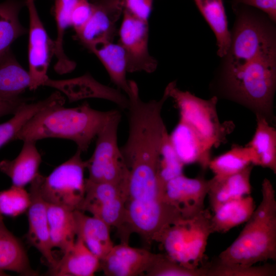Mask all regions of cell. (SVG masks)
<instances>
[{
    "mask_svg": "<svg viewBox=\"0 0 276 276\" xmlns=\"http://www.w3.org/2000/svg\"><path fill=\"white\" fill-rule=\"evenodd\" d=\"M64 102V98L59 91H56L43 100L23 104L12 118L0 124V148L8 142L14 140L19 131L36 114L49 106Z\"/></svg>",
    "mask_w": 276,
    "mask_h": 276,
    "instance_id": "28",
    "label": "cell"
},
{
    "mask_svg": "<svg viewBox=\"0 0 276 276\" xmlns=\"http://www.w3.org/2000/svg\"><path fill=\"white\" fill-rule=\"evenodd\" d=\"M113 111L98 110L87 102L73 108H65L63 104H55L32 117L14 140L36 142L45 138L67 139L74 142L82 153L85 152Z\"/></svg>",
    "mask_w": 276,
    "mask_h": 276,
    "instance_id": "2",
    "label": "cell"
},
{
    "mask_svg": "<svg viewBox=\"0 0 276 276\" xmlns=\"http://www.w3.org/2000/svg\"><path fill=\"white\" fill-rule=\"evenodd\" d=\"M194 2H195V1H198V0H194Z\"/></svg>",
    "mask_w": 276,
    "mask_h": 276,
    "instance_id": "42",
    "label": "cell"
},
{
    "mask_svg": "<svg viewBox=\"0 0 276 276\" xmlns=\"http://www.w3.org/2000/svg\"><path fill=\"white\" fill-rule=\"evenodd\" d=\"M44 85L64 93L70 102L87 98H98L110 101L123 110H127L129 100L119 89L102 84L89 73L72 79L53 80L48 78Z\"/></svg>",
    "mask_w": 276,
    "mask_h": 276,
    "instance_id": "13",
    "label": "cell"
},
{
    "mask_svg": "<svg viewBox=\"0 0 276 276\" xmlns=\"http://www.w3.org/2000/svg\"><path fill=\"white\" fill-rule=\"evenodd\" d=\"M184 166L172 146L167 130L162 143L158 169L159 180L165 189L169 181L183 174Z\"/></svg>",
    "mask_w": 276,
    "mask_h": 276,
    "instance_id": "34",
    "label": "cell"
},
{
    "mask_svg": "<svg viewBox=\"0 0 276 276\" xmlns=\"http://www.w3.org/2000/svg\"><path fill=\"white\" fill-rule=\"evenodd\" d=\"M237 5L257 8L263 12L270 20L276 21V0H234Z\"/></svg>",
    "mask_w": 276,
    "mask_h": 276,
    "instance_id": "39",
    "label": "cell"
},
{
    "mask_svg": "<svg viewBox=\"0 0 276 276\" xmlns=\"http://www.w3.org/2000/svg\"><path fill=\"white\" fill-rule=\"evenodd\" d=\"M121 114L114 110L96 137L91 157L86 160L89 180L108 182L126 187L129 169L118 143V127Z\"/></svg>",
    "mask_w": 276,
    "mask_h": 276,
    "instance_id": "7",
    "label": "cell"
},
{
    "mask_svg": "<svg viewBox=\"0 0 276 276\" xmlns=\"http://www.w3.org/2000/svg\"><path fill=\"white\" fill-rule=\"evenodd\" d=\"M126 187L85 178V193L80 211L87 212L117 228L122 237L125 222Z\"/></svg>",
    "mask_w": 276,
    "mask_h": 276,
    "instance_id": "8",
    "label": "cell"
},
{
    "mask_svg": "<svg viewBox=\"0 0 276 276\" xmlns=\"http://www.w3.org/2000/svg\"><path fill=\"white\" fill-rule=\"evenodd\" d=\"M225 58L222 72L232 71L276 45L275 31L260 15L249 10H240Z\"/></svg>",
    "mask_w": 276,
    "mask_h": 276,
    "instance_id": "5",
    "label": "cell"
},
{
    "mask_svg": "<svg viewBox=\"0 0 276 276\" xmlns=\"http://www.w3.org/2000/svg\"><path fill=\"white\" fill-rule=\"evenodd\" d=\"M167 86L169 98L172 99L179 111V119L188 124L213 148L225 142L234 125L231 121L220 122L217 111V97L200 98L179 89L176 81L170 82Z\"/></svg>",
    "mask_w": 276,
    "mask_h": 276,
    "instance_id": "4",
    "label": "cell"
},
{
    "mask_svg": "<svg viewBox=\"0 0 276 276\" xmlns=\"http://www.w3.org/2000/svg\"><path fill=\"white\" fill-rule=\"evenodd\" d=\"M187 221L185 220L168 227L157 242L163 245L166 254L173 260L184 266L194 268L189 263L186 255Z\"/></svg>",
    "mask_w": 276,
    "mask_h": 276,
    "instance_id": "32",
    "label": "cell"
},
{
    "mask_svg": "<svg viewBox=\"0 0 276 276\" xmlns=\"http://www.w3.org/2000/svg\"><path fill=\"white\" fill-rule=\"evenodd\" d=\"M254 166L251 164L242 171L225 177L213 176L209 179L207 196L212 211L231 200L250 195V176Z\"/></svg>",
    "mask_w": 276,
    "mask_h": 276,
    "instance_id": "20",
    "label": "cell"
},
{
    "mask_svg": "<svg viewBox=\"0 0 276 276\" xmlns=\"http://www.w3.org/2000/svg\"><path fill=\"white\" fill-rule=\"evenodd\" d=\"M254 134L246 145L253 154L254 166L268 168L276 173V129L264 118L256 116Z\"/></svg>",
    "mask_w": 276,
    "mask_h": 276,
    "instance_id": "24",
    "label": "cell"
},
{
    "mask_svg": "<svg viewBox=\"0 0 276 276\" xmlns=\"http://www.w3.org/2000/svg\"><path fill=\"white\" fill-rule=\"evenodd\" d=\"M53 1L57 30V37L53 41V55L57 59L54 68L58 74H64L71 72L76 66V62L71 60L65 54L63 44L64 32L71 26L72 11L77 0Z\"/></svg>",
    "mask_w": 276,
    "mask_h": 276,
    "instance_id": "29",
    "label": "cell"
},
{
    "mask_svg": "<svg viewBox=\"0 0 276 276\" xmlns=\"http://www.w3.org/2000/svg\"><path fill=\"white\" fill-rule=\"evenodd\" d=\"M29 16L28 61L31 77L29 89L44 85L53 55V41L49 37L38 13L34 0H25Z\"/></svg>",
    "mask_w": 276,
    "mask_h": 276,
    "instance_id": "10",
    "label": "cell"
},
{
    "mask_svg": "<svg viewBox=\"0 0 276 276\" xmlns=\"http://www.w3.org/2000/svg\"><path fill=\"white\" fill-rule=\"evenodd\" d=\"M262 199L234 241L216 259L225 264L252 265L276 260V198L274 187L265 178Z\"/></svg>",
    "mask_w": 276,
    "mask_h": 276,
    "instance_id": "3",
    "label": "cell"
},
{
    "mask_svg": "<svg viewBox=\"0 0 276 276\" xmlns=\"http://www.w3.org/2000/svg\"><path fill=\"white\" fill-rule=\"evenodd\" d=\"M76 238L98 258L102 259L113 246L110 227L101 219L80 210L74 211Z\"/></svg>",
    "mask_w": 276,
    "mask_h": 276,
    "instance_id": "18",
    "label": "cell"
},
{
    "mask_svg": "<svg viewBox=\"0 0 276 276\" xmlns=\"http://www.w3.org/2000/svg\"><path fill=\"white\" fill-rule=\"evenodd\" d=\"M215 86L213 96L238 103L274 126L276 45L235 70L221 72Z\"/></svg>",
    "mask_w": 276,
    "mask_h": 276,
    "instance_id": "1",
    "label": "cell"
},
{
    "mask_svg": "<svg viewBox=\"0 0 276 276\" xmlns=\"http://www.w3.org/2000/svg\"><path fill=\"white\" fill-rule=\"evenodd\" d=\"M209 188V179L203 176L190 178L184 174L169 181L165 197L185 220L191 219L205 209L204 201Z\"/></svg>",
    "mask_w": 276,
    "mask_h": 276,
    "instance_id": "12",
    "label": "cell"
},
{
    "mask_svg": "<svg viewBox=\"0 0 276 276\" xmlns=\"http://www.w3.org/2000/svg\"><path fill=\"white\" fill-rule=\"evenodd\" d=\"M123 11L136 18L148 22L153 0H123Z\"/></svg>",
    "mask_w": 276,
    "mask_h": 276,
    "instance_id": "38",
    "label": "cell"
},
{
    "mask_svg": "<svg viewBox=\"0 0 276 276\" xmlns=\"http://www.w3.org/2000/svg\"><path fill=\"white\" fill-rule=\"evenodd\" d=\"M256 208L250 195L227 201L216 208L211 218L213 233H225L245 223Z\"/></svg>",
    "mask_w": 276,
    "mask_h": 276,
    "instance_id": "23",
    "label": "cell"
},
{
    "mask_svg": "<svg viewBox=\"0 0 276 276\" xmlns=\"http://www.w3.org/2000/svg\"><path fill=\"white\" fill-rule=\"evenodd\" d=\"M212 214L208 209L187 221L186 255L189 263L196 268L204 261L208 240L214 233L211 226Z\"/></svg>",
    "mask_w": 276,
    "mask_h": 276,
    "instance_id": "25",
    "label": "cell"
},
{
    "mask_svg": "<svg viewBox=\"0 0 276 276\" xmlns=\"http://www.w3.org/2000/svg\"><path fill=\"white\" fill-rule=\"evenodd\" d=\"M27 98H19L15 100H6L0 97V118L10 114H14L19 107L26 102Z\"/></svg>",
    "mask_w": 276,
    "mask_h": 276,
    "instance_id": "40",
    "label": "cell"
},
{
    "mask_svg": "<svg viewBox=\"0 0 276 276\" xmlns=\"http://www.w3.org/2000/svg\"><path fill=\"white\" fill-rule=\"evenodd\" d=\"M31 203L29 192L24 187L12 186L0 192V214L11 217L27 212Z\"/></svg>",
    "mask_w": 276,
    "mask_h": 276,
    "instance_id": "36",
    "label": "cell"
},
{
    "mask_svg": "<svg viewBox=\"0 0 276 276\" xmlns=\"http://www.w3.org/2000/svg\"><path fill=\"white\" fill-rule=\"evenodd\" d=\"M92 3L88 0H77L72 11L71 26L75 33L78 32L87 22L92 13Z\"/></svg>",
    "mask_w": 276,
    "mask_h": 276,
    "instance_id": "37",
    "label": "cell"
},
{
    "mask_svg": "<svg viewBox=\"0 0 276 276\" xmlns=\"http://www.w3.org/2000/svg\"><path fill=\"white\" fill-rule=\"evenodd\" d=\"M85 25L76 33V38L87 49L101 43L113 41L116 24L123 13V0H96Z\"/></svg>",
    "mask_w": 276,
    "mask_h": 276,
    "instance_id": "11",
    "label": "cell"
},
{
    "mask_svg": "<svg viewBox=\"0 0 276 276\" xmlns=\"http://www.w3.org/2000/svg\"><path fill=\"white\" fill-rule=\"evenodd\" d=\"M92 1H93H93H96V0H92Z\"/></svg>",
    "mask_w": 276,
    "mask_h": 276,
    "instance_id": "43",
    "label": "cell"
},
{
    "mask_svg": "<svg viewBox=\"0 0 276 276\" xmlns=\"http://www.w3.org/2000/svg\"><path fill=\"white\" fill-rule=\"evenodd\" d=\"M25 0H6L0 3V59L10 51L13 42L27 32L19 14Z\"/></svg>",
    "mask_w": 276,
    "mask_h": 276,
    "instance_id": "30",
    "label": "cell"
},
{
    "mask_svg": "<svg viewBox=\"0 0 276 276\" xmlns=\"http://www.w3.org/2000/svg\"><path fill=\"white\" fill-rule=\"evenodd\" d=\"M104 66L112 82L127 96L129 89L126 78L127 58L122 45L113 41L96 44L88 49Z\"/></svg>",
    "mask_w": 276,
    "mask_h": 276,
    "instance_id": "22",
    "label": "cell"
},
{
    "mask_svg": "<svg viewBox=\"0 0 276 276\" xmlns=\"http://www.w3.org/2000/svg\"><path fill=\"white\" fill-rule=\"evenodd\" d=\"M123 14L118 30L119 42L126 54L128 73L154 72L158 62L148 50V22L136 18L124 11Z\"/></svg>",
    "mask_w": 276,
    "mask_h": 276,
    "instance_id": "9",
    "label": "cell"
},
{
    "mask_svg": "<svg viewBox=\"0 0 276 276\" xmlns=\"http://www.w3.org/2000/svg\"><path fill=\"white\" fill-rule=\"evenodd\" d=\"M202 265L197 268H189L176 262L166 254H156L146 276H205Z\"/></svg>",
    "mask_w": 276,
    "mask_h": 276,
    "instance_id": "35",
    "label": "cell"
},
{
    "mask_svg": "<svg viewBox=\"0 0 276 276\" xmlns=\"http://www.w3.org/2000/svg\"><path fill=\"white\" fill-rule=\"evenodd\" d=\"M169 137L184 165L197 164L204 170L209 168L213 148L188 124L179 119Z\"/></svg>",
    "mask_w": 276,
    "mask_h": 276,
    "instance_id": "16",
    "label": "cell"
},
{
    "mask_svg": "<svg viewBox=\"0 0 276 276\" xmlns=\"http://www.w3.org/2000/svg\"><path fill=\"white\" fill-rule=\"evenodd\" d=\"M31 77L11 51L0 59V97L15 100L31 85Z\"/></svg>",
    "mask_w": 276,
    "mask_h": 276,
    "instance_id": "27",
    "label": "cell"
},
{
    "mask_svg": "<svg viewBox=\"0 0 276 276\" xmlns=\"http://www.w3.org/2000/svg\"><path fill=\"white\" fill-rule=\"evenodd\" d=\"M63 256L49 268L48 273L55 276H93L100 270V260L76 238L63 252Z\"/></svg>",
    "mask_w": 276,
    "mask_h": 276,
    "instance_id": "17",
    "label": "cell"
},
{
    "mask_svg": "<svg viewBox=\"0 0 276 276\" xmlns=\"http://www.w3.org/2000/svg\"><path fill=\"white\" fill-rule=\"evenodd\" d=\"M11 271L23 275H36L31 267L26 249L20 242L5 226L0 217V275Z\"/></svg>",
    "mask_w": 276,
    "mask_h": 276,
    "instance_id": "21",
    "label": "cell"
},
{
    "mask_svg": "<svg viewBox=\"0 0 276 276\" xmlns=\"http://www.w3.org/2000/svg\"><path fill=\"white\" fill-rule=\"evenodd\" d=\"M253 159L252 151L248 146L234 145L229 150L212 158L208 168L214 176L223 178L242 171L252 164Z\"/></svg>",
    "mask_w": 276,
    "mask_h": 276,
    "instance_id": "31",
    "label": "cell"
},
{
    "mask_svg": "<svg viewBox=\"0 0 276 276\" xmlns=\"http://www.w3.org/2000/svg\"><path fill=\"white\" fill-rule=\"evenodd\" d=\"M77 149L70 159L56 167L48 176L39 173L35 178L40 193L49 203L79 210L85 193L84 172L86 160Z\"/></svg>",
    "mask_w": 276,
    "mask_h": 276,
    "instance_id": "6",
    "label": "cell"
},
{
    "mask_svg": "<svg viewBox=\"0 0 276 276\" xmlns=\"http://www.w3.org/2000/svg\"><path fill=\"white\" fill-rule=\"evenodd\" d=\"M31 203L27 211L29 228L27 238L47 262L49 268L57 262L52 246L47 214V202L42 198L34 179L30 183Z\"/></svg>",
    "mask_w": 276,
    "mask_h": 276,
    "instance_id": "15",
    "label": "cell"
},
{
    "mask_svg": "<svg viewBox=\"0 0 276 276\" xmlns=\"http://www.w3.org/2000/svg\"><path fill=\"white\" fill-rule=\"evenodd\" d=\"M47 203L52 246L53 248H57L63 252L76 238L74 211L60 205Z\"/></svg>",
    "mask_w": 276,
    "mask_h": 276,
    "instance_id": "26",
    "label": "cell"
},
{
    "mask_svg": "<svg viewBox=\"0 0 276 276\" xmlns=\"http://www.w3.org/2000/svg\"><path fill=\"white\" fill-rule=\"evenodd\" d=\"M1 216H3V215H2L0 214V217H1Z\"/></svg>",
    "mask_w": 276,
    "mask_h": 276,
    "instance_id": "41",
    "label": "cell"
},
{
    "mask_svg": "<svg viewBox=\"0 0 276 276\" xmlns=\"http://www.w3.org/2000/svg\"><path fill=\"white\" fill-rule=\"evenodd\" d=\"M206 270L205 276H274L276 275L275 264L266 263L263 265H244L222 263L216 260L203 262Z\"/></svg>",
    "mask_w": 276,
    "mask_h": 276,
    "instance_id": "33",
    "label": "cell"
},
{
    "mask_svg": "<svg viewBox=\"0 0 276 276\" xmlns=\"http://www.w3.org/2000/svg\"><path fill=\"white\" fill-rule=\"evenodd\" d=\"M41 163V156L36 142L25 141L20 153L14 159L0 162V171L11 179L12 185L25 187L39 173Z\"/></svg>",
    "mask_w": 276,
    "mask_h": 276,
    "instance_id": "19",
    "label": "cell"
},
{
    "mask_svg": "<svg viewBox=\"0 0 276 276\" xmlns=\"http://www.w3.org/2000/svg\"><path fill=\"white\" fill-rule=\"evenodd\" d=\"M156 254L121 242L114 245L100 260V270L106 276L145 275Z\"/></svg>",
    "mask_w": 276,
    "mask_h": 276,
    "instance_id": "14",
    "label": "cell"
}]
</instances>
